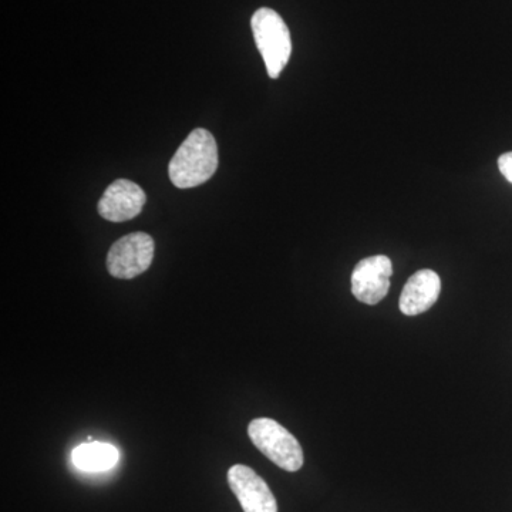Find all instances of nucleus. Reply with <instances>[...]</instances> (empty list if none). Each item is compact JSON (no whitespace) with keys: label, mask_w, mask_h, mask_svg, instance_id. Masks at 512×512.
I'll return each instance as SVG.
<instances>
[{"label":"nucleus","mask_w":512,"mask_h":512,"mask_svg":"<svg viewBox=\"0 0 512 512\" xmlns=\"http://www.w3.org/2000/svg\"><path fill=\"white\" fill-rule=\"evenodd\" d=\"M218 168V146L205 128H195L168 164L171 183L181 190L207 183Z\"/></svg>","instance_id":"f257e3e1"},{"label":"nucleus","mask_w":512,"mask_h":512,"mask_svg":"<svg viewBox=\"0 0 512 512\" xmlns=\"http://www.w3.org/2000/svg\"><path fill=\"white\" fill-rule=\"evenodd\" d=\"M256 47L264 59L266 72L271 79H278L292 55L291 32L274 9L256 10L251 19Z\"/></svg>","instance_id":"f03ea898"},{"label":"nucleus","mask_w":512,"mask_h":512,"mask_svg":"<svg viewBox=\"0 0 512 512\" xmlns=\"http://www.w3.org/2000/svg\"><path fill=\"white\" fill-rule=\"evenodd\" d=\"M248 436L266 458L282 470L295 473L303 467V450L299 441L278 421L255 419L249 423Z\"/></svg>","instance_id":"7ed1b4c3"},{"label":"nucleus","mask_w":512,"mask_h":512,"mask_svg":"<svg viewBox=\"0 0 512 512\" xmlns=\"http://www.w3.org/2000/svg\"><path fill=\"white\" fill-rule=\"evenodd\" d=\"M156 242L146 232L117 239L107 254V271L117 279H133L153 264Z\"/></svg>","instance_id":"20e7f679"},{"label":"nucleus","mask_w":512,"mask_h":512,"mask_svg":"<svg viewBox=\"0 0 512 512\" xmlns=\"http://www.w3.org/2000/svg\"><path fill=\"white\" fill-rule=\"evenodd\" d=\"M393 265L389 256L375 255L362 259L353 269L352 293L357 301L377 305L390 289Z\"/></svg>","instance_id":"39448f33"},{"label":"nucleus","mask_w":512,"mask_h":512,"mask_svg":"<svg viewBox=\"0 0 512 512\" xmlns=\"http://www.w3.org/2000/svg\"><path fill=\"white\" fill-rule=\"evenodd\" d=\"M228 484L244 512H278L274 493L251 467L237 464L229 468Z\"/></svg>","instance_id":"423d86ee"},{"label":"nucleus","mask_w":512,"mask_h":512,"mask_svg":"<svg viewBox=\"0 0 512 512\" xmlns=\"http://www.w3.org/2000/svg\"><path fill=\"white\" fill-rule=\"evenodd\" d=\"M146 201V192L140 185L133 181L116 180L104 191L97 210L104 220L126 222L141 214Z\"/></svg>","instance_id":"0eeeda50"},{"label":"nucleus","mask_w":512,"mask_h":512,"mask_svg":"<svg viewBox=\"0 0 512 512\" xmlns=\"http://www.w3.org/2000/svg\"><path fill=\"white\" fill-rule=\"evenodd\" d=\"M441 292V279L431 269H421L410 276L400 295V311L406 316H417L429 311Z\"/></svg>","instance_id":"6e6552de"},{"label":"nucleus","mask_w":512,"mask_h":512,"mask_svg":"<svg viewBox=\"0 0 512 512\" xmlns=\"http://www.w3.org/2000/svg\"><path fill=\"white\" fill-rule=\"evenodd\" d=\"M119 458V450L116 447L99 441H87L73 450L74 466L89 473L110 470L119 463Z\"/></svg>","instance_id":"1a4fd4ad"},{"label":"nucleus","mask_w":512,"mask_h":512,"mask_svg":"<svg viewBox=\"0 0 512 512\" xmlns=\"http://www.w3.org/2000/svg\"><path fill=\"white\" fill-rule=\"evenodd\" d=\"M498 168H500V173L504 175L505 180L512 184V151L498 158Z\"/></svg>","instance_id":"9d476101"},{"label":"nucleus","mask_w":512,"mask_h":512,"mask_svg":"<svg viewBox=\"0 0 512 512\" xmlns=\"http://www.w3.org/2000/svg\"><path fill=\"white\" fill-rule=\"evenodd\" d=\"M87 441H89V443H93V441H94L93 437L92 436L87 437Z\"/></svg>","instance_id":"9b49d317"}]
</instances>
